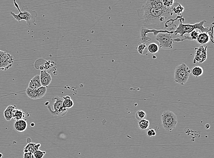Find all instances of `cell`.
<instances>
[{"label": "cell", "mask_w": 214, "mask_h": 158, "mask_svg": "<svg viewBox=\"0 0 214 158\" xmlns=\"http://www.w3.org/2000/svg\"><path fill=\"white\" fill-rule=\"evenodd\" d=\"M54 99L55 100V102L53 104V108L51 109L50 106H48V108L50 112L52 115L54 116H63L67 113L68 109L65 108L63 106V98L58 97H55Z\"/></svg>", "instance_id": "obj_7"}, {"label": "cell", "mask_w": 214, "mask_h": 158, "mask_svg": "<svg viewBox=\"0 0 214 158\" xmlns=\"http://www.w3.org/2000/svg\"><path fill=\"white\" fill-rule=\"evenodd\" d=\"M174 0H162V5L166 8H170L174 5Z\"/></svg>", "instance_id": "obj_28"}, {"label": "cell", "mask_w": 214, "mask_h": 158, "mask_svg": "<svg viewBox=\"0 0 214 158\" xmlns=\"http://www.w3.org/2000/svg\"><path fill=\"white\" fill-rule=\"evenodd\" d=\"M210 127V125L209 124H206L205 126V128L206 129H208Z\"/></svg>", "instance_id": "obj_32"}, {"label": "cell", "mask_w": 214, "mask_h": 158, "mask_svg": "<svg viewBox=\"0 0 214 158\" xmlns=\"http://www.w3.org/2000/svg\"><path fill=\"white\" fill-rule=\"evenodd\" d=\"M156 134V131L154 129H148L146 132L147 135L149 137L155 136Z\"/></svg>", "instance_id": "obj_30"}, {"label": "cell", "mask_w": 214, "mask_h": 158, "mask_svg": "<svg viewBox=\"0 0 214 158\" xmlns=\"http://www.w3.org/2000/svg\"><path fill=\"white\" fill-rule=\"evenodd\" d=\"M45 153H46L45 151H41L38 149L35 151L33 153V155L35 158H43L44 156L45 155Z\"/></svg>", "instance_id": "obj_29"}, {"label": "cell", "mask_w": 214, "mask_h": 158, "mask_svg": "<svg viewBox=\"0 0 214 158\" xmlns=\"http://www.w3.org/2000/svg\"><path fill=\"white\" fill-rule=\"evenodd\" d=\"M171 9L173 14L180 16L184 11V8L179 3L176 2L171 7Z\"/></svg>", "instance_id": "obj_15"}, {"label": "cell", "mask_w": 214, "mask_h": 158, "mask_svg": "<svg viewBox=\"0 0 214 158\" xmlns=\"http://www.w3.org/2000/svg\"><path fill=\"white\" fill-rule=\"evenodd\" d=\"M15 109H16V106L15 105H9L4 112V117L6 121H10L13 118V112Z\"/></svg>", "instance_id": "obj_12"}, {"label": "cell", "mask_w": 214, "mask_h": 158, "mask_svg": "<svg viewBox=\"0 0 214 158\" xmlns=\"http://www.w3.org/2000/svg\"><path fill=\"white\" fill-rule=\"evenodd\" d=\"M3 154H2V153H0V158H2V157H3Z\"/></svg>", "instance_id": "obj_33"}, {"label": "cell", "mask_w": 214, "mask_h": 158, "mask_svg": "<svg viewBox=\"0 0 214 158\" xmlns=\"http://www.w3.org/2000/svg\"><path fill=\"white\" fill-rule=\"evenodd\" d=\"M200 31L198 29H195L189 34V35L191 38V41L196 40L199 35L200 33Z\"/></svg>", "instance_id": "obj_27"}, {"label": "cell", "mask_w": 214, "mask_h": 158, "mask_svg": "<svg viewBox=\"0 0 214 158\" xmlns=\"http://www.w3.org/2000/svg\"><path fill=\"white\" fill-rule=\"evenodd\" d=\"M159 45L156 43H152L147 47V51L151 54H155L159 51Z\"/></svg>", "instance_id": "obj_21"}, {"label": "cell", "mask_w": 214, "mask_h": 158, "mask_svg": "<svg viewBox=\"0 0 214 158\" xmlns=\"http://www.w3.org/2000/svg\"><path fill=\"white\" fill-rule=\"evenodd\" d=\"M155 39L159 43V47L163 49H172L174 42L172 34L159 32L156 35Z\"/></svg>", "instance_id": "obj_6"}, {"label": "cell", "mask_w": 214, "mask_h": 158, "mask_svg": "<svg viewBox=\"0 0 214 158\" xmlns=\"http://www.w3.org/2000/svg\"><path fill=\"white\" fill-rule=\"evenodd\" d=\"M203 73V69L201 67L199 66H196L194 67L191 69V71H190L191 75L195 77H199V76H201Z\"/></svg>", "instance_id": "obj_18"}, {"label": "cell", "mask_w": 214, "mask_h": 158, "mask_svg": "<svg viewBox=\"0 0 214 158\" xmlns=\"http://www.w3.org/2000/svg\"><path fill=\"white\" fill-rule=\"evenodd\" d=\"M207 46L204 47L201 45L199 48H196L195 56L193 60V63L195 64L196 62L201 63L204 62L207 58Z\"/></svg>", "instance_id": "obj_9"}, {"label": "cell", "mask_w": 214, "mask_h": 158, "mask_svg": "<svg viewBox=\"0 0 214 158\" xmlns=\"http://www.w3.org/2000/svg\"><path fill=\"white\" fill-rule=\"evenodd\" d=\"M137 13L138 17L145 25L154 22H162L174 15L171 7L153 8L143 4L141 8L137 10Z\"/></svg>", "instance_id": "obj_1"}, {"label": "cell", "mask_w": 214, "mask_h": 158, "mask_svg": "<svg viewBox=\"0 0 214 158\" xmlns=\"http://www.w3.org/2000/svg\"><path fill=\"white\" fill-rule=\"evenodd\" d=\"M178 20L179 21L178 26L174 24L175 30L171 31V34H174L176 36L177 34H179L181 37H183L185 34H190L195 29L199 30L201 32H206L208 30L209 28H205L204 27V23L206 22L205 20L201 21L198 23H195L194 24H190L183 23L182 21L184 20V19L183 18Z\"/></svg>", "instance_id": "obj_3"}, {"label": "cell", "mask_w": 214, "mask_h": 158, "mask_svg": "<svg viewBox=\"0 0 214 158\" xmlns=\"http://www.w3.org/2000/svg\"><path fill=\"white\" fill-rule=\"evenodd\" d=\"M138 125L140 129L143 130H145L149 129L150 122L149 120L147 119H142L139 121Z\"/></svg>", "instance_id": "obj_22"}, {"label": "cell", "mask_w": 214, "mask_h": 158, "mask_svg": "<svg viewBox=\"0 0 214 158\" xmlns=\"http://www.w3.org/2000/svg\"><path fill=\"white\" fill-rule=\"evenodd\" d=\"M39 75L41 84L42 87H47L50 85L52 80V77L50 73H48L46 71L43 70L41 71L40 75Z\"/></svg>", "instance_id": "obj_10"}, {"label": "cell", "mask_w": 214, "mask_h": 158, "mask_svg": "<svg viewBox=\"0 0 214 158\" xmlns=\"http://www.w3.org/2000/svg\"><path fill=\"white\" fill-rule=\"evenodd\" d=\"M28 127V124L26 120L20 119L16 120L14 122V128L15 130L18 132L22 133L25 131Z\"/></svg>", "instance_id": "obj_11"}, {"label": "cell", "mask_w": 214, "mask_h": 158, "mask_svg": "<svg viewBox=\"0 0 214 158\" xmlns=\"http://www.w3.org/2000/svg\"><path fill=\"white\" fill-rule=\"evenodd\" d=\"M37 91H38V99H40V98L44 97L47 93V88H46V87L42 86L40 87L37 89Z\"/></svg>", "instance_id": "obj_26"}, {"label": "cell", "mask_w": 214, "mask_h": 158, "mask_svg": "<svg viewBox=\"0 0 214 158\" xmlns=\"http://www.w3.org/2000/svg\"><path fill=\"white\" fill-rule=\"evenodd\" d=\"M25 117V113L21 109H15L13 112V118L15 120H20L22 119Z\"/></svg>", "instance_id": "obj_20"}, {"label": "cell", "mask_w": 214, "mask_h": 158, "mask_svg": "<svg viewBox=\"0 0 214 158\" xmlns=\"http://www.w3.org/2000/svg\"><path fill=\"white\" fill-rule=\"evenodd\" d=\"M26 93L28 97H29L32 99H38L37 89H31L28 87L26 91Z\"/></svg>", "instance_id": "obj_19"}, {"label": "cell", "mask_w": 214, "mask_h": 158, "mask_svg": "<svg viewBox=\"0 0 214 158\" xmlns=\"http://www.w3.org/2000/svg\"><path fill=\"white\" fill-rule=\"evenodd\" d=\"M23 158H35L33 153L30 152L24 153L23 155Z\"/></svg>", "instance_id": "obj_31"}, {"label": "cell", "mask_w": 214, "mask_h": 158, "mask_svg": "<svg viewBox=\"0 0 214 158\" xmlns=\"http://www.w3.org/2000/svg\"><path fill=\"white\" fill-rule=\"evenodd\" d=\"M137 51L139 54L141 55H145L147 54V47L145 43H142L139 44L137 48Z\"/></svg>", "instance_id": "obj_23"}, {"label": "cell", "mask_w": 214, "mask_h": 158, "mask_svg": "<svg viewBox=\"0 0 214 158\" xmlns=\"http://www.w3.org/2000/svg\"><path fill=\"white\" fill-rule=\"evenodd\" d=\"M135 117L137 121H140L141 120L146 119L147 118L146 113L143 110H139L135 113Z\"/></svg>", "instance_id": "obj_25"}, {"label": "cell", "mask_w": 214, "mask_h": 158, "mask_svg": "<svg viewBox=\"0 0 214 158\" xmlns=\"http://www.w3.org/2000/svg\"><path fill=\"white\" fill-rule=\"evenodd\" d=\"M13 4L15 7L18 11V14H15L13 12H10V14L15 20L20 23L22 20H24L26 22V25L30 28L34 24L36 18L38 16V13L35 11L32 10L27 6H23L22 7V11L20 9L18 4L17 3L16 0H13Z\"/></svg>", "instance_id": "obj_2"}, {"label": "cell", "mask_w": 214, "mask_h": 158, "mask_svg": "<svg viewBox=\"0 0 214 158\" xmlns=\"http://www.w3.org/2000/svg\"><path fill=\"white\" fill-rule=\"evenodd\" d=\"M41 87L40 75H37L34 76L30 81L28 87L31 89H37Z\"/></svg>", "instance_id": "obj_13"}, {"label": "cell", "mask_w": 214, "mask_h": 158, "mask_svg": "<svg viewBox=\"0 0 214 158\" xmlns=\"http://www.w3.org/2000/svg\"><path fill=\"white\" fill-rule=\"evenodd\" d=\"M214 23L212 22L211 23L210 27L208 28V30L207 31V34L208 35L209 37V40L211 42L212 44H214Z\"/></svg>", "instance_id": "obj_24"}, {"label": "cell", "mask_w": 214, "mask_h": 158, "mask_svg": "<svg viewBox=\"0 0 214 158\" xmlns=\"http://www.w3.org/2000/svg\"><path fill=\"white\" fill-rule=\"evenodd\" d=\"M41 147L40 143H29L26 144L24 148V153L30 152L34 153L35 151L39 149Z\"/></svg>", "instance_id": "obj_14"}, {"label": "cell", "mask_w": 214, "mask_h": 158, "mask_svg": "<svg viewBox=\"0 0 214 158\" xmlns=\"http://www.w3.org/2000/svg\"><path fill=\"white\" fill-rule=\"evenodd\" d=\"M63 98V106L65 107V108L69 109L71 108L74 105V102L73 100L71 99L69 96H65Z\"/></svg>", "instance_id": "obj_17"}, {"label": "cell", "mask_w": 214, "mask_h": 158, "mask_svg": "<svg viewBox=\"0 0 214 158\" xmlns=\"http://www.w3.org/2000/svg\"><path fill=\"white\" fill-rule=\"evenodd\" d=\"M14 62L13 56L0 50V70L5 71L12 67Z\"/></svg>", "instance_id": "obj_8"}, {"label": "cell", "mask_w": 214, "mask_h": 158, "mask_svg": "<svg viewBox=\"0 0 214 158\" xmlns=\"http://www.w3.org/2000/svg\"><path fill=\"white\" fill-rule=\"evenodd\" d=\"M31 125L32 127H33V126H34V123H32Z\"/></svg>", "instance_id": "obj_34"}, {"label": "cell", "mask_w": 214, "mask_h": 158, "mask_svg": "<svg viewBox=\"0 0 214 158\" xmlns=\"http://www.w3.org/2000/svg\"><path fill=\"white\" fill-rule=\"evenodd\" d=\"M196 41L198 44H205L210 41L209 37L208 35L207 34V32H200Z\"/></svg>", "instance_id": "obj_16"}, {"label": "cell", "mask_w": 214, "mask_h": 158, "mask_svg": "<svg viewBox=\"0 0 214 158\" xmlns=\"http://www.w3.org/2000/svg\"><path fill=\"white\" fill-rule=\"evenodd\" d=\"M190 70L184 63L178 65L174 72V81L180 85H184L188 81Z\"/></svg>", "instance_id": "obj_4"}, {"label": "cell", "mask_w": 214, "mask_h": 158, "mask_svg": "<svg viewBox=\"0 0 214 158\" xmlns=\"http://www.w3.org/2000/svg\"><path fill=\"white\" fill-rule=\"evenodd\" d=\"M161 120L164 129L169 132L175 129L177 124V117L175 113L171 111L163 112L161 115Z\"/></svg>", "instance_id": "obj_5"}]
</instances>
